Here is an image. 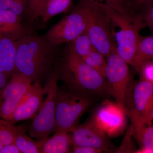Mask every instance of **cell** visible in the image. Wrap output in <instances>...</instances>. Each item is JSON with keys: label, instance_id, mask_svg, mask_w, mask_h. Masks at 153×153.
<instances>
[{"label": "cell", "instance_id": "20", "mask_svg": "<svg viewBox=\"0 0 153 153\" xmlns=\"http://www.w3.org/2000/svg\"><path fill=\"white\" fill-rule=\"evenodd\" d=\"M14 143L21 153H40L38 142H35L27 135L22 126H17V133Z\"/></svg>", "mask_w": 153, "mask_h": 153}, {"label": "cell", "instance_id": "16", "mask_svg": "<svg viewBox=\"0 0 153 153\" xmlns=\"http://www.w3.org/2000/svg\"><path fill=\"white\" fill-rule=\"evenodd\" d=\"M16 41L0 37V71L8 77L17 71L15 66Z\"/></svg>", "mask_w": 153, "mask_h": 153}, {"label": "cell", "instance_id": "6", "mask_svg": "<svg viewBox=\"0 0 153 153\" xmlns=\"http://www.w3.org/2000/svg\"><path fill=\"white\" fill-rule=\"evenodd\" d=\"M58 79L54 71L46 81L44 88L46 98L34 118L29 130L30 136L39 141L48 138L55 131L56 97Z\"/></svg>", "mask_w": 153, "mask_h": 153}, {"label": "cell", "instance_id": "4", "mask_svg": "<svg viewBox=\"0 0 153 153\" xmlns=\"http://www.w3.org/2000/svg\"><path fill=\"white\" fill-rule=\"evenodd\" d=\"M95 96L69 88L57 87L56 97L55 132H70L82 115L93 104Z\"/></svg>", "mask_w": 153, "mask_h": 153}, {"label": "cell", "instance_id": "8", "mask_svg": "<svg viewBox=\"0 0 153 153\" xmlns=\"http://www.w3.org/2000/svg\"><path fill=\"white\" fill-rule=\"evenodd\" d=\"M153 108V85L140 79L132 90L130 99H128L126 102V114L130 119L131 126L149 123V119Z\"/></svg>", "mask_w": 153, "mask_h": 153}, {"label": "cell", "instance_id": "29", "mask_svg": "<svg viewBox=\"0 0 153 153\" xmlns=\"http://www.w3.org/2000/svg\"><path fill=\"white\" fill-rule=\"evenodd\" d=\"M96 1V0H95ZM105 4L117 10H125L127 11L126 5L128 0H101Z\"/></svg>", "mask_w": 153, "mask_h": 153}, {"label": "cell", "instance_id": "28", "mask_svg": "<svg viewBox=\"0 0 153 153\" xmlns=\"http://www.w3.org/2000/svg\"><path fill=\"white\" fill-rule=\"evenodd\" d=\"M140 14L153 34V1Z\"/></svg>", "mask_w": 153, "mask_h": 153}, {"label": "cell", "instance_id": "11", "mask_svg": "<svg viewBox=\"0 0 153 153\" xmlns=\"http://www.w3.org/2000/svg\"><path fill=\"white\" fill-rule=\"evenodd\" d=\"M32 83L30 78L19 71L12 75L0 95V117L7 120L10 118Z\"/></svg>", "mask_w": 153, "mask_h": 153}, {"label": "cell", "instance_id": "22", "mask_svg": "<svg viewBox=\"0 0 153 153\" xmlns=\"http://www.w3.org/2000/svg\"><path fill=\"white\" fill-rule=\"evenodd\" d=\"M17 133V126L8 121L0 119V143L3 146L13 143Z\"/></svg>", "mask_w": 153, "mask_h": 153}, {"label": "cell", "instance_id": "5", "mask_svg": "<svg viewBox=\"0 0 153 153\" xmlns=\"http://www.w3.org/2000/svg\"><path fill=\"white\" fill-rule=\"evenodd\" d=\"M96 3L95 0H78L70 13L51 27L44 36L59 46L72 42L86 33Z\"/></svg>", "mask_w": 153, "mask_h": 153}, {"label": "cell", "instance_id": "34", "mask_svg": "<svg viewBox=\"0 0 153 153\" xmlns=\"http://www.w3.org/2000/svg\"><path fill=\"white\" fill-rule=\"evenodd\" d=\"M153 120V108L151 112L150 116L149 119V122H152Z\"/></svg>", "mask_w": 153, "mask_h": 153}, {"label": "cell", "instance_id": "15", "mask_svg": "<svg viewBox=\"0 0 153 153\" xmlns=\"http://www.w3.org/2000/svg\"><path fill=\"white\" fill-rule=\"evenodd\" d=\"M69 132L59 131L50 138L40 141V153H68L71 152L72 147L71 135Z\"/></svg>", "mask_w": 153, "mask_h": 153}, {"label": "cell", "instance_id": "26", "mask_svg": "<svg viewBox=\"0 0 153 153\" xmlns=\"http://www.w3.org/2000/svg\"><path fill=\"white\" fill-rule=\"evenodd\" d=\"M140 79H143L153 85V60L144 63L140 69Z\"/></svg>", "mask_w": 153, "mask_h": 153}, {"label": "cell", "instance_id": "25", "mask_svg": "<svg viewBox=\"0 0 153 153\" xmlns=\"http://www.w3.org/2000/svg\"><path fill=\"white\" fill-rule=\"evenodd\" d=\"M153 0H128L127 11L131 14L140 13Z\"/></svg>", "mask_w": 153, "mask_h": 153}, {"label": "cell", "instance_id": "23", "mask_svg": "<svg viewBox=\"0 0 153 153\" xmlns=\"http://www.w3.org/2000/svg\"><path fill=\"white\" fill-rule=\"evenodd\" d=\"M71 43L77 54L82 58L87 56L95 49L86 32L77 37Z\"/></svg>", "mask_w": 153, "mask_h": 153}, {"label": "cell", "instance_id": "27", "mask_svg": "<svg viewBox=\"0 0 153 153\" xmlns=\"http://www.w3.org/2000/svg\"><path fill=\"white\" fill-rule=\"evenodd\" d=\"M29 1L30 0H13L9 10L17 16H21L27 10Z\"/></svg>", "mask_w": 153, "mask_h": 153}, {"label": "cell", "instance_id": "1", "mask_svg": "<svg viewBox=\"0 0 153 153\" xmlns=\"http://www.w3.org/2000/svg\"><path fill=\"white\" fill-rule=\"evenodd\" d=\"M15 66L16 71L42 84L52 73L60 56L59 45L45 36L28 33L16 41Z\"/></svg>", "mask_w": 153, "mask_h": 153}, {"label": "cell", "instance_id": "31", "mask_svg": "<svg viewBox=\"0 0 153 153\" xmlns=\"http://www.w3.org/2000/svg\"><path fill=\"white\" fill-rule=\"evenodd\" d=\"M0 153H21L14 143L4 146Z\"/></svg>", "mask_w": 153, "mask_h": 153}, {"label": "cell", "instance_id": "19", "mask_svg": "<svg viewBox=\"0 0 153 153\" xmlns=\"http://www.w3.org/2000/svg\"><path fill=\"white\" fill-rule=\"evenodd\" d=\"M153 60V36H140L135 58L133 68L139 73L142 66Z\"/></svg>", "mask_w": 153, "mask_h": 153}, {"label": "cell", "instance_id": "2", "mask_svg": "<svg viewBox=\"0 0 153 153\" xmlns=\"http://www.w3.org/2000/svg\"><path fill=\"white\" fill-rule=\"evenodd\" d=\"M53 71L67 87L95 96L110 95L105 78L85 63L71 42L66 44Z\"/></svg>", "mask_w": 153, "mask_h": 153}, {"label": "cell", "instance_id": "14", "mask_svg": "<svg viewBox=\"0 0 153 153\" xmlns=\"http://www.w3.org/2000/svg\"><path fill=\"white\" fill-rule=\"evenodd\" d=\"M20 17L9 10H0V37L17 41L28 34Z\"/></svg>", "mask_w": 153, "mask_h": 153}, {"label": "cell", "instance_id": "30", "mask_svg": "<svg viewBox=\"0 0 153 153\" xmlns=\"http://www.w3.org/2000/svg\"><path fill=\"white\" fill-rule=\"evenodd\" d=\"M71 152L74 153H100L102 152L95 148L88 146H73Z\"/></svg>", "mask_w": 153, "mask_h": 153}, {"label": "cell", "instance_id": "35", "mask_svg": "<svg viewBox=\"0 0 153 153\" xmlns=\"http://www.w3.org/2000/svg\"><path fill=\"white\" fill-rule=\"evenodd\" d=\"M3 146H3V145L1 143H0V151H1V149L3 147Z\"/></svg>", "mask_w": 153, "mask_h": 153}, {"label": "cell", "instance_id": "24", "mask_svg": "<svg viewBox=\"0 0 153 153\" xmlns=\"http://www.w3.org/2000/svg\"><path fill=\"white\" fill-rule=\"evenodd\" d=\"M46 0H30L25 11L26 16L30 22L38 20L41 17V11Z\"/></svg>", "mask_w": 153, "mask_h": 153}, {"label": "cell", "instance_id": "12", "mask_svg": "<svg viewBox=\"0 0 153 153\" xmlns=\"http://www.w3.org/2000/svg\"><path fill=\"white\" fill-rule=\"evenodd\" d=\"M70 133L72 146L91 147L102 152L114 150L113 146L108 137L90 118L81 125L77 126Z\"/></svg>", "mask_w": 153, "mask_h": 153}, {"label": "cell", "instance_id": "18", "mask_svg": "<svg viewBox=\"0 0 153 153\" xmlns=\"http://www.w3.org/2000/svg\"><path fill=\"white\" fill-rule=\"evenodd\" d=\"M74 0H46L41 11V26H44L53 17L66 13L73 8Z\"/></svg>", "mask_w": 153, "mask_h": 153}, {"label": "cell", "instance_id": "13", "mask_svg": "<svg viewBox=\"0 0 153 153\" xmlns=\"http://www.w3.org/2000/svg\"><path fill=\"white\" fill-rule=\"evenodd\" d=\"M44 88L41 83H32L7 121L14 124L21 121L34 118L44 102Z\"/></svg>", "mask_w": 153, "mask_h": 153}, {"label": "cell", "instance_id": "21", "mask_svg": "<svg viewBox=\"0 0 153 153\" xmlns=\"http://www.w3.org/2000/svg\"><path fill=\"white\" fill-rule=\"evenodd\" d=\"M105 57H106L102 53L94 49L88 55L82 58L88 66L95 69L105 78L107 66Z\"/></svg>", "mask_w": 153, "mask_h": 153}, {"label": "cell", "instance_id": "33", "mask_svg": "<svg viewBox=\"0 0 153 153\" xmlns=\"http://www.w3.org/2000/svg\"><path fill=\"white\" fill-rule=\"evenodd\" d=\"M13 0H0V10H9Z\"/></svg>", "mask_w": 153, "mask_h": 153}, {"label": "cell", "instance_id": "17", "mask_svg": "<svg viewBox=\"0 0 153 153\" xmlns=\"http://www.w3.org/2000/svg\"><path fill=\"white\" fill-rule=\"evenodd\" d=\"M132 137L139 146L135 153H153V123H146L130 128Z\"/></svg>", "mask_w": 153, "mask_h": 153}, {"label": "cell", "instance_id": "10", "mask_svg": "<svg viewBox=\"0 0 153 153\" xmlns=\"http://www.w3.org/2000/svg\"><path fill=\"white\" fill-rule=\"evenodd\" d=\"M127 117L124 108L116 102L105 100L91 118L107 136L114 138L124 131Z\"/></svg>", "mask_w": 153, "mask_h": 153}, {"label": "cell", "instance_id": "7", "mask_svg": "<svg viewBox=\"0 0 153 153\" xmlns=\"http://www.w3.org/2000/svg\"><path fill=\"white\" fill-rule=\"evenodd\" d=\"M106 58L105 79L109 95L113 97L116 102L125 109L131 83L129 65L117 54V48Z\"/></svg>", "mask_w": 153, "mask_h": 153}, {"label": "cell", "instance_id": "32", "mask_svg": "<svg viewBox=\"0 0 153 153\" xmlns=\"http://www.w3.org/2000/svg\"><path fill=\"white\" fill-rule=\"evenodd\" d=\"M8 76L0 71V95L8 82Z\"/></svg>", "mask_w": 153, "mask_h": 153}, {"label": "cell", "instance_id": "3", "mask_svg": "<svg viewBox=\"0 0 153 153\" xmlns=\"http://www.w3.org/2000/svg\"><path fill=\"white\" fill-rule=\"evenodd\" d=\"M99 3L111 22L119 28L118 32L114 34L117 43V54L129 65L133 67L140 36V32L146 25L142 16L130 13L125 10H117L105 3Z\"/></svg>", "mask_w": 153, "mask_h": 153}, {"label": "cell", "instance_id": "9", "mask_svg": "<svg viewBox=\"0 0 153 153\" xmlns=\"http://www.w3.org/2000/svg\"><path fill=\"white\" fill-rule=\"evenodd\" d=\"M111 23L110 18L97 1L86 33L94 48L106 57L117 48Z\"/></svg>", "mask_w": 153, "mask_h": 153}]
</instances>
